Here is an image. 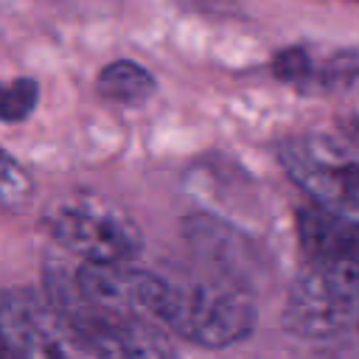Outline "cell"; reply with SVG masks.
<instances>
[{"mask_svg": "<svg viewBox=\"0 0 359 359\" xmlns=\"http://www.w3.org/2000/svg\"><path fill=\"white\" fill-rule=\"evenodd\" d=\"M188 238L196 269L151 272L132 264V297L168 331L202 348H230L255 328L258 309L247 269V250L213 219H191Z\"/></svg>", "mask_w": 359, "mask_h": 359, "instance_id": "1", "label": "cell"}, {"mask_svg": "<svg viewBox=\"0 0 359 359\" xmlns=\"http://www.w3.org/2000/svg\"><path fill=\"white\" fill-rule=\"evenodd\" d=\"M42 286L84 353L95 359H177L165 325L121 294L107 264L50 261Z\"/></svg>", "mask_w": 359, "mask_h": 359, "instance_id": "2", "label": "cell"}, {"mask_svg": "<svg viewBox=\"0 0 359 359\" xmlns=\"http://www.w3.org/2000/svg\"><path fill=\"white\" fill-rule=\"evenodd\" d=\"M283 325L331 359H359V258L303 255Z\"/></svg>", "mask_w": 359, "mask_h": 359, "instance_id": "3", "label": "cell"}, {"mask_svg": "<svg viewBox=\"0 0 359 359\" xmlns=\"http://www.w3.org/2000/svg\"><path fill=\"white\" fill-rule=\"evenodd\" d=\"M278 160L303 194L345 219L359 222V143L348 135H294L280 143Z\"/></svg>", "mask_w": 359, "mask_h": 359, "instance_id": "4", "label": "cell"}, {"mask_svg": "<svg viewBox=\"0 0 359 359\" xmlns=\"http://www.w3.org/2000/svg\"><path fill=\"white\" fill-rule=\"evenodd\" d=\"M42 227L84 264H132L143 247L135 222L112 205L90 196L56 202L42 213Z\"/></svg>", "mask_w": 359, "mask_h": 359, "instance_id": "5", "label": "cell"}, {"mask_svg": "<svg viewBox=\"0 0 359 359\" xmlns=\"http://www.w3.org/2000/svg\"><path fill=\"white\" fill-rule=\"evenodd\" d=\"M0 339L17 359H81L84 353L50 300L34 289L0 292Z\"/></svg>", "mask_w": 359, "mask_h": 359, "instance_id": "6", "label": "cell"}, {"mask_svg": "<svg viewBox=\"0 0 359 359\" xmlns=\"http://www.w3.org/2000/svg\"><path fill=\"white\" fill-rule=\"evenodd\" d=\"M272 73L300 93H328L351 87L359 79V53L345 48L292 45L272 56Z\"/></svg>", "mask_w": 359, "mask_h": 359, "instance_id": "7", "label": "cell"}, {"mask_svg": "<svg viewBox=\"0 0 359 359\" xmlns=\"http://www.w3.org/2000/svg\"><path fill=\"white\" fill-rule=\"evenodd\" d=\"M297 238L303 255L359 258V222L337 216L320 205L297 210Z\"/></svg>", "mask_w": 359, "mask_h": 359, "instance_id": "8", "label": "cell"}, {"mask_svg": "<svg viewBox=\"0 0 359 359\" xmlns=\"http://www.w3.org/2000/svg\"><path fill=\"white\" fill-rule=\"evenodd\" d=\"M95 90H98L101 98H107L112 104L140 107V104H146L154 95L157 81H154V76L140 62L115 59V62L101 67V73L95 79Z\"/></svg>", "mask_w": 359, "mask_h": 359, "instance_id": "9", "label": "cell"}, {"mask_svg": "<svg viewBox=\"0 0 359 359\" xmlns=\"http://www.w3.org/2000/svg\"><path fill=\"white\" fill-rule=\"evenodd\" d=\"M34 196V180L31 174L0 146V208L3 210H20Z\"/></svg>", "mask_w": 359, "mask_h": 359, "instance_id": "10", "label": "cell"}, {"mask_svg": "<svg viewBox=\"0 0 359 359\" xmlns=\"http://www.w3.org/2000/svg\"><path fill=\"white\" fill-rule=\"evenodd\" d=\"M39 101V84L28 76L0 81V121L3 123H20L25 121Z\"/></svg>", "mask_w": 359, "mask_h": 359, "instance_id": "11", "label": "cell"}, {"mask_svg": "<svg viewBox=\"0 0 359 359\" xmlns=\"http://www.w3.org/2000/svg\"><path fill=\"white\" fill-rule=\"evenodd\" d=\"M0 359H17V356H14V353L6 348V342H3V339H0Z\"/></svg>", "mask_w": 359, "mask_h": 359, "instance_id": "12", "label": "cell"}, {"mask_svg": "<svg viewBox=\"0 0 359 359\" xmlns=\"http://www.w3.org/2000/svg\"><path fill=\"white\" fill-rule=\"evenodd\" d=\"M351 3H359V0H351Z\"/></svg>", "mask_w": 359, "mask_h": 359, "instance_id": "13", "label": "cell"}]
</instances>
